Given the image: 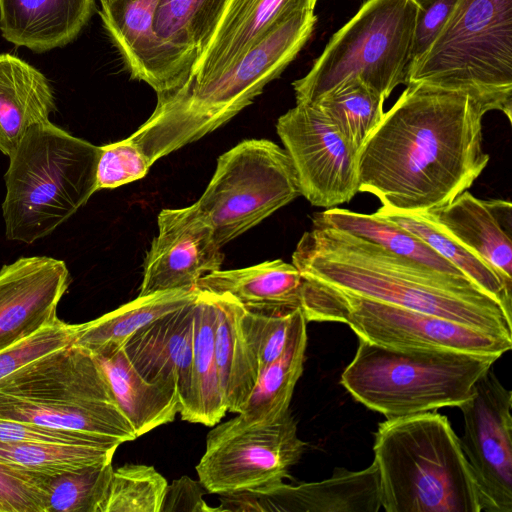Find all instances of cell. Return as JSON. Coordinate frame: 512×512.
I'll use <instances>...</instances> for the list:
<instances>
[{"label": "cell", "instance_id": "6da1fadb", "mask_svg": "<svg viewBox=\"0 0 512 512\" xmlns=\"http://www.w3.org/2000/svg\"><path fill=\"white\" fill-rule=\"evenodd\" d=\"M406 85L358 152V192L385 208L425 212L466 191L487 166V111L464 92Z\"/></svg>", "mask_w": 512, "mask_h": 512}, {"label": "cell", "instance_id": "7a4b0ae2", "mask_svg": "<svg viewBox=\"0 0 512 512\" xmlns=\"http://www.w3.org/2000/svg\"><path fill=\"white\" fill-rule=\"evenodd\" d=\"M292 264L303 279L512 339L511 313L466 277L431 269L349 232L313 227Z\"/></svg>", "mask_w": 512, "mask_h": 512}, {"label": "cell", "instance_id": "3957f363", "mask_svg": "<svg viewBox=\"0 0 512 512\" xmlns=\"http://www.w3.org/2000/svg\"><path fill=\"white\" fill-rule=\"evenodd\" d=\"M316 21L314 9L297 11L220 75L157 94L154 111L129 138L152 165L218 129L280 76L312 35Z\"/></svg>", "mask_w": 512, "mask_h": 512}, {"label": "cell", "instance_id": "277c9868", "mask_svg": "<svg viewBox=\"0 0 512 512\" xmlns=\"http://www.w3.org/2000/svg\"><path fill=\"white\" fill-rule=\"evenodd\" d=\"M374 460L386 512H481L477 485L446 416L389 418L375 433Z\"/></svg>", "mask_w": 512, "mask_h": 512}, {"label": "cell", "instance_id": "5b68a950", "mask_svg": "<svg viewBox=\"0 0 512 512\" xmlns=\"http://www.w3.org/2000/svg\"><path fill=\"white\" fill-rule=\"evenodd\" d=\"M101 147L50 121L31 127L9 156L2 204L8 240L50 235L97 191Z\"/></svg>", "mask_w": 512, "mask_h": 512}, {"label": "cell", "instance_id": "8992f818", "mask_svg": "<svg viewBox=\"0 0 512 512\" xmlns=\"http://www.w3.org/2000/svg\"><path fill=\"white\" fill-rule=\"evenodd\" d=\"M0 418L103 435L137 437L95 357L72 344L0 381Z\"/></svg>", "mask_w": 512, "mask_h": 512}, {"label": "cell", "instance_id": "52a82bcc", "mask_svg": "<svg viewBox=\"0 0 512 512\" xmlns=\"http://www.w3.org/2000/svg\"><path fill=\"white\" fill-rule=\"evenodd\" d=\"M499 358L452 350L394 349L359 338L340 383L357 402L389 419L459 407Z\"/></svg>", "mask_w": 512, "mask_h": 512}, {"label": "cell", "instance_id": "ba28073f", "mask_svg": "<svg viewBox=\"0 0 512 512\" xmlns=\"http://www.w3.org/2000/svg\"><path fill=\"white\" fill-rule=\"evenodd\" d=\"M469 94L512 116V0H456L407 82Z\"/></svg>", "mask_w": 512, "mask_h": 512}, {"label": "cell", "instance_id": "9c48e42d", "mask_svg": "<svg viewBox=\"0 0 512 512\" xmlns=\"http://www.w3.org/2000/svg\"><path fill=\"white\" fill-rule=\"evenodd\" d=\"M418 10L416 0H367L292 83L297 103H313L350 79L386 100L407 82Z\"/></svg>", "mask_w": 512, "mask_h": 512}, {"label": "cell", "instance_id": "30bf717a", "mask_svg": "<svg viewBox=\"0 0 512 512\" xmlns=\"http://www.w3.org/2000/svg\"><path fill=\"white\" fill-rule=\"evenodd\" d=\"M301 309L307 322L343 323L358 338L387 348L499 357L512 348V339L306 279L302 282Z\"/></svg>", "mask_w": 512, "mask_h": 512}, {"label": "cell", "instance_id": "8fae6325", "mask_svg": "<svg viewBox=\"0 0 512 512\" xmlns=\"http://www.w3.org/2000/svg\"><path fill=\"white\" fill-rule=\"evenodd\" d=\"M299 195L296 172L285 149L267 139H247L219 156L196 204L222 248Z\"/></svg>", "mask_w": 512, "mask_h": 512}, {"label": "cell", "instance_id": "7c38bea8", "mask_svg": "<svg viewBox=\"0 0 512 512\" xmlns=\"http://www.w3.org/2000/svg\"><path fill=\"white\" fill-rule=\"evenodd\" d=\"M214 426L196 466L209 493L259 492L275 486L288 477L305 449L290 410L272 423H249L238 414Z\"/></svg>", "mask_w": 512, "mask_h": 512}, {"label": "cell", "instance_id": "4fadbf2b", "mask_svg": "<svg viewBox=\"0 0 512 512\" xmlns=\"http://www.w3.org/2000/svg\"><path fill=\"white\" fill-rule=\"evenodd\" d=\"M276 130L300 193L313 206L333 208L355 196L358 152L315 105L297 103L278 118Z\"/></svg>", "mask_w": 512, "mask_h": 512}, {"label": "cell", "instance_id": "5bb4252c", "mask_svg": "<svg viewBox=\"0 0 512 512\" xmlns=\"http://www.w3.org/2000/svg\"><path fill=\"white\" fill-rule=\"evenodd\" d=\"M459 408L464 418L460 444L482 511L512 512V392L490 368Z\"/></svg>", "mask_w": 512, "mask_h": 512}, {"label": "cell", "instance_id": "9a60e30c", "mask_svg": "<svg viewBox=\"0 0 512 512\" xmlns=\"http://www.w3.org/2000/svg\"><path fill=\"white\" fill-rule=\"evenodd\" d=\"M158 234L144 261L139 295L194 289L205 275L219 270L224 260L212 226L196 203L163 209Z\"/></svg>", "mask_w": 512, "mask_h": 512}, {"label": "cell", "instance_id": "2e32d148", "mask_svg": "<svg viewBox=\"0 0 512 512\" xmlns=\"http://www.w3.org/2000/svg\"><path fill=\"white\" fill-rule=\"evenodd\" d=\"M71 282L66 263L21 257L0 269V351L33 335L57 316Z\"/></svg>", "mask_w": 512, "mask_h": 512}, {"label": "cell", "instance_id": "e0dca14e", "mask_svg": "<svg viewBox=\"0 0 512 512\" xmlns=\"http://www.w3.org/2000/svg\"><path fill=\"white\" fill-rule=\"evenodd\" d=\"M221 511L377 512L381 508L374 463L359 471L336 468L317 482H283L259 492L221 495Z\"/></svg>", "mask_w": 512, "mask_h": 512}, {"label": "cell", "instance_id": "ac0fdd59", "mask_svg": "<svg viewBox=\"0 0 512 512\" xmlns=\"http://www.w3.org/2000/svg\"><path fill=\"white\" fill-rule=\"evenodd\" d=\"M158 1L110 0L101 4L99 14L131 77L162 94L180 87L190 73L154 32Z\"/></svg>", "mask_w": 512, "mask_h": 512}, {"label": "cell", "instance_id": "d6986e66", "mask_svg": "<svg viewBox=\"0 0 512 512\" xmlns=\"http://www.w3.org/2000/svg\"><path fill=\"white\" fill-rule=\"evenodd\" d=\"M194 301L147 324L123 345L143 378L177 392L180 415L191 397Z\"/></svg>", "mask_w": 512, "mask_h": 512}, {"label": "cell", "instance_id": "ffe728a7", "mask_svg": "<svg viewBox=\"0 0 512 512\" xmlns=\"http://www.w3.org/2000/svg\"><path fill=\"white\" fill-rule=\"evenodd\" d=\"M425 214L491 266L512 288V211L501 199L483 200L467 190Z\"/></svg>", "mask_w": 512, "mask_h": 512}, {"label": "cell", "instance_id": "44dd1931", "mask_svg": "<svg viewBox=\"0 0 512 512\" xmlns=\"http://www.w3.org/2000/svg\"><path fill=\"white\" fill-rule=\"evenodd\" d=\"M315 5L314 0H228L188 81L200 83L220 75L276 25L297 11L314 9Z\"/></svg>", "mask_w": 512, "mask_h": 512}, {"label": "cell", "instance_id": "7402d4cb", "mask_svg": "<svg viewBox=\"0 0 512 512\" xmlns=\"http://www.w3.org/2000/svg\"><path fill=\"white\" fill-rule=\"evenodd\" d=\"M95 0H0L5 40L43 53L74 41L89 22Z\"/></svg>", "mask_w": 512, "mask_h": 512}, {"label": "cell", "instance_id": "603a6c76", "mask_svg": "<svg viewBox=\"0 0 512 512\" xmlns=\"http://www.w3.org/2000/svg\"><path fill=\"white\" fill-rule=\"evenodd\" d=\"M56 110L46 76L28 62L0 53V151L10 156L26 132Z\"/></svg>", "mask_w": 512, "mask_h": 512}, {"label": "cell", "instance_id": "cb8c5ba5", "mask_svg": "<svg viewBox=\"0 0 512 512\" xmlns=\"http://www.w3.org/2000/svg\"><path fill=\"white\" fill-rule=\"evenodd\" d=\"M302 282L293 264L276 259L240 269L213 271L203 276L196 288L228 294L247 310L277 313L301 307Z\"/></svg>", "mask_w": 512, "mask_h": 512}, {"label": "cell", "instance_id": "d4e9b609", "mask_svg": "<svg viewBox=\"0 0 512 512\" xmlns=\"http://www.w3.org/2000/svg\"><path fill=\"white\" fill-rule=\"evenodd\" d=\"M93 356L136 437L172 422L180 412L177 392L143 378L129 361L123 346Z\"/></svg>", "mask_w": 512, "mask_h": 512}, {"label": "cell", "instance_id": "484cf974", "mask_svg": "<svg viewBox=\"0 0 512 512\" xmlns=\"http://www.w3.org/2000/svg\"><path fill=\"white\" fill-rule=\"evenodd\" d=\"M214 299V350L220 387L227 410L238 414L256 384L258 364L242 329L244 307L228 294H214Z\"/></svg>", "mask_w": 512, "mask_h": 512}, {"label": "cell", "instance_id": "4316f807", "mask_svg": "<svg viewBox=\"0 0 512 512\" xmlns=\"http://www.w3.org/2000/svg\"><path fill=\"white\" fill-rule=\"evenodd\" d=\"M197 288L156 292L138 296L94 320L75 324L72 345L97 355L123 346L129 337L154 320L193 302Z\"/></svg>", "mask_w": 512, "mask_h": 512}, {"label": "cell", "instance_id": "83f0119b", "mask_svg": "<svg viewBox=\"0 0 512 512\" xmlns=\"http://www.w3.org/2000/svg\"><path fill=\"white\" fill-rule=\"evenodd\" d=\"M307 321L301 307L294 312L289 337L281 355L258 373L256 384L238 413L253 424L272 423L288 410L303 372Z\"/></svg>", "mask_w": 512, "mask_h": 512}, {"label": "cell", "instance_id": "f1b7e54d", "mask_svg": "<svg viewBox=\"0 0 512 512\" xmlns=\"http://www.w3.org/2000/svg\"><path fill=\"white\" fill-rule=\"evenodd\" d=\"M216 305L214 294L200 291L194 301L191 397L184 421L214 426L227 406L221 391L214 350Z\"/></svg>", "mask_w": 512, "mask_h": 512}, {"label": "cell", "instance_id": "f546056e", "mask_svg": "<svg viewBox=\"0 0 512 512\" xmlns=\"http://www.w3.org/2000/svg\"><path fill=\"white\" fill-rule=\"evenodd\" d=\"M228 0H159L153 29L190 73L208 47ZM190 79V78H189Z\"/></svg>", "mask_w": 512, "mask_h": 512}, {"label": "cell", "instance_id": "4dcf8cb0", "mask_svg": "<svg viewBox=\"0 0 512 512\" xmlns=\"http://www.w3.org/2000/svg\"><path fill=\"white\" fill-rule=\"evenodd\" d=\"M373 214L418 237L437 254L458 268L481 290L497 300L507 312H512L511 288L505 284L500 275L431 220L425 212H402L381 206Z\"/></svg>", "mask_w": 512, "mask_h": 512}, {"label": "cell", "instance_id": "1f68e13d", "mask_svg": "<svg viewBox=\"0 0 512 512\" xmlns=\"http://www.w3.org/2000/svg\"><path fill=\"white\" fill-rule=\"evenodd\" d=\"M313 227L343 230L431 269L457 277H466L458 268L437 254L418 237L374 214H362L336 207L328 208L314 215Z\"/></svg>", "mask_w": 512, "mask_h": 512}, {"label": "cell", "instance_id": "d6a6232c", "mask_svg": "<svg viewBox=\"0 0 512 512\" xmlns=\"http://www.w3.org/2000/svg\"><path fill=\"white\" fill-rule=\"evenodd\" d=\"M385 99L358 79L339 84L313 103L350 146L360 148L381 122Z\"/></svg>", "mask_w": 512, "mask_h": 512}, {"label": "cell", "instance_id": "836d02e7", "mask_svg": "<svg viewBox=\"0 0 512 512\" xmlns=\"http://www.w3.org/2000/svg\"><path fill=\"white\" fill-rule=\"evenodd\" d=\"M120 443L101 446L0 441V463L46 475L111 463Z\"/></svg>", "mask_w": 512, "mask_h": 512}, {"label": "cell", "instance_id": "e575fe53", "mask_svg": "<svg viewBox=\"0 0 512 512\" xmlns=\"http://www.w3.org/2000/svg\"><path fill=\"white\" fill-rule=\"evenodd\" d=\"M112 462L49 477L45 512H102Z\"/></svg>", "mask_w": 512, "mask_h": 512}, {"label": "cell", "instance_id": "d590c367", "mask_svg": "<svg viewBox=\"0 0 512 512\" xmlns=\"http://www.w3.org/2000/svg\"><path fill=\"white\" fill-rule=\"evenodd\" d=\"M168 483L153 466L113 469L102 512H160Z\"/></svg>", "mask_w": 512, "mask_h": 512}, {"label": "cell", "instance_id": "8d00e7d4", "mask_svg": "<svg viewBox=\"0 0 512 512\" xmlns=\"http://www.w3.org/2000/svg\"><path fill=\"white\" fill-rule=\"evenodd\" d=\"M295 310L267 313L244 308L241 318L242 329L259 371L283 352Z\"/></svg>", "mask_w": 512, "mask_h": 512}, {"label": "cell", "instance_id": "74e56055", "mask_svg": "<svg viewBox=\"0 0 512 512\" xmlns=\"http://www.w3.org/2000/svg\"><path fill=\"white\" fill-rule=\"evenodd\" d=\"M75 324L58 317L33 335L0 351V381L21 367L73 342Z\"/></svg>", "mask_w": 512, "mask_h": 512}, {"label": "cell", "instance_id": "f35d334b", "mask_svg": "<svg viewBox=\"0 0 512 512\" xmlns=\"http://www.w3.org/2000/svg\"><path fill=\"white\" fill-rule=\"evenodd\" d=\"M101 147L97 165V190L114 189L143 178L151 163L129 137Z\"/></svg>", "mask_w": 512, "mask_h": 512}, {"label": "cell", "instance_id": "ab89813d", "mask_svg": "<svg viewBox=\"0 0 512 512\" xmlns=\"http://www.w3.org/2000/svg\"><path fill=\"white\" fill-rule=\"evenodd\" d=\"M49 477L0 463V512H45Z\"/></svg>", "mask_w": 512, "mask_h": 512}, {"label": "cell", "instance_id": "60d3db41", "mask_svg": "<svg viewBox=\"0 0 512 512\" xmlns=\"http://www.w3.org/2000/svg\"><path fill=\"white\" fill-rule=\"evenodd\" d=\"M0 441L2 442H44L68 445L101 446L120 443L119 440L103 435L56 429L30 422L0 418Z\"/></svg>", "mask_w": 512, "mask_h": 512}, {"label": "cell", "instance_id": "b9f144b4", "mask_svg": "<svg viewBox=\"0 0 512 512\" xmlns=\"http://www.w3.org/2000/svg\"><path fill=\"white\" fill-rule=\"evenodd\" d=\"M416 2L419 10L414 31L411 63L418 60L429 48L446 22L456 0H416Z\"/></svg>", "mask_w": 512, "mask_h": 512}, {"label": "cell", "instance_id": "7bdbcfd3", "mask_svg": "<svg viewBox=\"0 0 512 512\" xmlns=\"http://www.w3.org/2000/svg\"><path fill=\"white\" fill-rule=\"evenodd\" d=\"M206 489L200 481L188 476L176 479L168 484L160 512H214L220 508L208 506L203 499Z\"/></svg>", "mask_w": 512, "mask_h": 512}, {"label": "cell", "instance_id": "ee69618b", "mask_svg": "<svg viewBox=\"0 0 512 512\" xmlns=\"http://www.w3.org/2000/svg\"><path fill=\"white\" fill-rule=\"evenodd\" d=\"M108 1H110V0H100L101 4L105 3V2H108Z\"/></svg>", "mask_w": 512, "mask_h": 512}, {"label": "cell", "instance_id": "f6af8a7d", "mask_svg": "<svg viewBox=\"0 0 512 512\" xmlns=\"http://www.w3.org/2000/svg\"><path fill=\"white\" fill-rule=\"evenodd\" d=\"M314 1L317 3L318 0H314Z\"/></svg>", "mask_w": 512, "mask_h": 512}]
</instances>
